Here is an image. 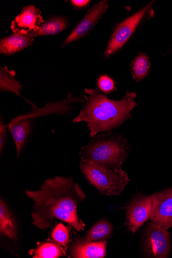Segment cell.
Returning <instances> with one entry per match:
<instances>
[{
    "mask_svg": "<svg viewBox=\"0 0 172 258\" xmlns=\"http://www.w3.org/2000/svg\"><path fill=\"white\" fill-rule=\"evenodd\" d=\"M31 117L30 115L17 117L8 125L16 147L17 158L20 157L32 131V121L30 119Z\"/></svg>",
    "mask_w": 172,
    "mask_h": 258,
    "instance_id": "12",
    "label": "cell"
},
{
    "mask_svg": "<svg viewBox=\"0 0 172 258\" xmlns=\"http://www.w3.org/2000/svg\"><path fill=\"white\" fill-rule=\"evenodd\" d=\"M51 237L56 242L62 246H66L70 242V232L68 227L62 223H59L54 228Z\"/></svg>",
    "mask_w": 172,
    "mask_h": 258,
    "instance_id": "20",
    "label": "cell"
},
{
    "mask_svg": "<svg viewBox=\"0 0 172 258\" xmlns=\"http://www.w3.org/2000/svg\"><path fill=\"white\" fill-rule=\"evenodd\" d=\"M170 234L151 222L147 226L144 240V250L150 257L166 258L169 255Z\"/></svg>",
    "mask_w": 172,
    "mask_h": 258,
    "instance_id": "6",
    "label": "cell"
},
{
    "mask_svg": "<svg viewBox=\"0 0 172 258\" xmlns=\"http://www.w3.org/2000/svg\"><path fill=\"white\" fill-rule=\"evenodd\" d=\"M33 41L34 38L26 35L14 33L1 40L0 53L6 55H13L27 48Z\"/></svg>",
    "mask_w": 172,
    "mask_h": 258,
    "instance_id": "13",
    "label": "cell"
},
{
    "mask_svg": "<svg viewBox=\"0 0 172 258\" xmlns=\"http://www.w3.org/2000/svg\"><path fill=\"white\" fill-rule=\"evenodd\" d=\"M106 241L88 242L77 239L70 248V255L75 258H103L106 254Z\"/></svg>",
    "mask_w": 172,
    "mask_h": 258,
    "instance_id": "11",
    "label": "cell"
},
{
    "mask_svg": "<svg viewBox=\"0 0 172 258\" xmlns=\"http://www.w3.org/2000/svg\"><path fill=\"white\" fill-rule=\"evenodd\" d=\"M170 52H172V49H171V50H170V51H169V52H167V54H168V53H170Z\"/></svg>",
    "mask_w": 172,
    "mask_h": 258,
    "instance_id": "24",
    "label": "cell"
},
{
    "mask_svg": "<svg viewBox=\"0 0 172 258\" xmlns=\"http://www.w3.org/2000/svg\"><path fill=\"white\" fill-rule=\"evenodd\" d=\"M67 25L68 22L64 18L50 19L44 21L38 30L31 32L27 35L34 38L38 36L56 35L64 30Z\"/></svg>",
    "mask_w": 172,
    "mask_h": 258,
    "instance_id": "15",
    "label": "cell"
},
{
    "mask_svg": "<svg viewBox=\"0 0 172 258\" xmlns=\"http://www.w3.org/2000/svg\"><path fill=\"white\" fill-rule=\"evenodd\" d=\"M130 145L126 139L117 133L96 135L89 144L83 147L81 159L93 162L110 170H122L127 158Z\"/></svg>",
    "mask_w": 172,
    "mask_h": 258,
    "instance_id": "3",
    "label": "cell"
},
{
    "mask_svg": "<svg viewBox=\"0 0 172 258\" xmlns=\"http://www.w3.org/2000/svg\"><path fill=\"white\" fill-rule=\"evenodd\" d=\"M22 86L16 79V73L7 67L0 69V90L14 93L18 96L22 97L20 90Z\"/></svg>",
    "mask_w": 172,
    "mask_h": 258,
    "instance_id": "16",
    "label": "cell"
},
{
    "mask_svg": "<svg viewBox=\"0 0 172 258\" xmlns=\"http://www.w3.org/2000/svg\"><path fill=\"white\" fill-rule=\"evenodd\" d=\"M85 104L74 123L85 122L90 132V138L98 133L117 128L132 118L131 111L137 105L135 92L126 93L120 100L109 99L97 89H86Z\"/></svg>",
    "mask_w": 172,
    "mask_h": 258,
    "instance_id": "2",
    "label": "cell"
},
{
    "mask_svg": "<svg viewBox=\"0 0 172 258\" xmlns=\"http://www.w3.org/2000/svg\"><path fill=\"white\" fill-rule=\"evenodd\" d=\"M151 63L149 57L142 53L134 59L132 64L134 79L140 82L148 76Z\"/></svg>",
    "mask_w": 172,
    "mask_h": 258,
    "instance_id": "19",
    "label": "cell"
},
{
    "mask_svg": "<svg viewBox=\"0 0 172 258\" xmlns=\"http://www.w3.org/2000/svg\"><path fill=\"white\" fill-rule=\"evenodd\" d=\"M90 2V1H88V0H72L71 1V3L74 6L78 8L86 7Z\"/></svg>",
    "mask_w": 172,
    "mask_h": 258,
    "instance_id": "23",
    "label": "cell"
},
{
    "mask_svg": "<svg viewBox=\"0 0 172 258\" xmlns=\"http://www.w3.org/2000/svg\"><path fill=\"white\" fill-rule=\"evenodd\" d=\"M153 1L142 9L121 22L114 30L104 55L109 57L119 51L126 43L147 13L152 10Z\"/></svg>",
    "mask_w": 172,
    "mask_h": 258,
    "instance_id": "5",
    "label": "cell"
},
{
    "mask_svg": "<svg viewBox=\"0 0 172 258\" xmlns=\"http://www.w3.org/2000/svg\"><path fill=\"white\" fill-rule=\"evenodd\" d=\"M44 22L41 11L31 5L23 8L20 14L12 21L11 28L14 33L27 35L38 30Z\"/></svg>",
    "mask_w": 172,
    "mask_h": 258,
    "instance_id": "10",
    "label": "cell"
},
{
    "mask_svg": "<svg viewBox=\"0 0 172 258\" xmlns=\"http://www.w3.org/2000/svg\"><path fill=\"white\" fill-rule=\"evenodd\" d=\"M153 207L151 222L168 230L172 227V187L151 196Z\"/></svg>",
    "mask_w": 172,
    "mask_h": 258,
    "instance_id": "8",
    "label": "cell"
},
{
    "mask_svg": "<svg viewBox=\"0 0 172 258\" xmlns=\"http://www.w3.org/2000/svg\"><path fill=\"white\" fill-rule=\"evenodd\" d=\"M98 87L105 93H110L114 89L113 80L107 75H103L97 80Z\"/></svg>",
    "mask_w": 172,
    "mask_h": 258,
    "instance_id": "21",
    "label": "cell"
},
{
    "mask_svg": "<svg viewBox=\"0 0 172 258\" xmlns=\"http://www.w3.org/2000/svg\"><path fill=\"white\" fill-rule=\"evenodd\" d=\"M26 194L34 202L32 224L39 229L51 228L54 220L58 219L78 231L84 230L85 225L79 218L77 207L86 195L71 177L47 179L40 189L26 190Z\"/></svg>",
    "mask_w": 172,
    "mask_h": 258,
    "instance_id": "1",
    "label": "cell"
},
{
    "mask_svg": "<svg viewBox=\"0 0 172 258\" xmlns=\"http://www.w3.org/2000/svg\"><path fill=\"white\" fill-rule=\"evenodd\" d=\"M153 203L151 196L139 195L133 199L127 208V225L133 233L151 219Z\"/></svg>",
    "mask_w": 172,
    "mask_h": 258,
    "instance_id": "7",
    "label": "cell"
},
{
    "mask_svg": "<svg viewBox=\"0 0 172 258\" xmlns=\"http://www.w3.org/2000/svg\"><path fill=\"white\" fill-rule=\"evenodd\" d=\"M7 128L8 125L5 124L1 118V121H0V152H1V155L3 154L8 138Z\"/></svg>",
    "mask_w": 172,
    "mask_h": 258,
    "instance_id": "22",
    "label": "cell"
},
{
    "mask_svg": "<svg viewBox=\"0 0 172 258\" xmlns=\"http://www.w3.org/2000/svg\"><path fill=\"white\" fill-rule=\"evenodd\" d=\"M108 8V1H106V0L95 5L88 12L83 19L78 23L75 29L62 44V48H64L73 41L79 40L86 36L107 12Z\"/></svg>",
    "mask_w": 172,
    "mask_h": 258,
    "instance_id": "9",
    "label": "cell"
},
{
    "mask_svg": "<svg viewBox=\"0 0 172 258\" xmlns=\"http://www.w3.org/2000/svg\"><path fill=\"white\" fill-rule=\"evenodd\" d=\"M80 169L87 180L103 196L119 195L130 181L127 173L123 170H108L82 159Z\"/></svg>",
    "mask_w": 172,
    "mask_h": 258,
    "instance_id": "4",
    "label": "cell"
},
{
    "mask_svg": "<svg viewBox=\"0 0 172 258\" xmlns=\"http://www.w3.org/2000/svg\"><path fill=\"white\" fill-rule=\"evenodd\" d=\"M0 233L14 241L17 240L16 221L9 207L2 199L0 200Z\"/></svg>",
    "mask_w": 172,
    "mask_h": 258,
    "instance_id": "14",
    "label": "cell"
},
{
    "mask_svg": "<svg viewBox=\"0 0 172 258\" xmlns=\"http://www.w3.org/2000/svg\"><path fill=\"white\" fill-rule=\"evenodd\" d=\"M62 245L57 242H46L38 246L34 251V258H56L65 255Z\"/></svg>",
    "mask_w": 172,
    "mask_h": 258,
    "instance_id": "18",
    "label": "cell"
},
{
    "mask_svg": "<svg viewBox=\"0 0 172 258\" xmlns=\"http://www.w3.org/2000/svg\"><path fill=\"white\" fill-rule=\"evenodd\" d=\"M112 229L111 224L108 221L101 220L89 230L84 239L88 242L102 241L111 235Z\"/></svg>",
    "mask_w": 172,
    "mask_h": 258,
    "instance_id": "17",
    "label": "cell"
}]
</instances>
